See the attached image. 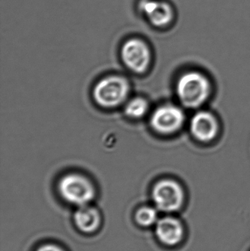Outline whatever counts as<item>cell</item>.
I'll return each instance as SVG.
<instances>
[{
  "label": "cell",
  "instance_id": "cell-1",
  "mask_svg": "<svg viewBox=\"0 0 250 251\" xmlns=\"http://www.w3.org/2000/svg\"><path fill=\"white\" fill-rule=\"evenodd\" d=\"M177 93L181 101L188 107H198L205 102L209 96L208 79L196 72L182 76L177 85Z\"/></svg>",
  "mask_w": 250,
  "mask_h": 251
},
{
  "label": "cell",
  "instance_id": "cell-2",
  "mask_svg": "<svg viewBox=\"0 0 250 251\" xmlns=\"http://www.w3.org/2000/svg\"><path fill=\"white\" fill-rule=\"evenodd\" d=\"M59 193L68 203L78 206L88 205L95 197L92 183L79 174H68L60 179Z\"/></svg>",
  "mask_w": 250,
  "mask_h": 251
},
{
  "label": "cell",
  "instance_id": "cell-3",
  "mask_svg": "<svg viewBox=\"0 0 250 251\" xmlns=\"http://www.w3.org/2000/svg\"><path fill=\"white\" fill-rule=\"evenodd\" d=\"M129 82L121 76H108L101 79L94 88L93 97L97 104L104 107H114L127 99Z\"/></svg>",
  "mask_w": 250,
  "mask_h": 251
},
{
  "label": "cell",
  "instance_id": "cell-4",
  "mask_svg": "<svg viewBox=\"0 0 250 251\" xmlns=\"http://www.w3.org/2000/svg\"><path fill=\"white\" fill-rule=\"evenodd\" d=\"M152 197L159 210L176 212L182 207L183 192L181 186L171 180H163L154 186Z\"/></svg>",
  "mask_w": 250,
  "mask_h": 251
},
{
  "label": "cell",
  "instance_id": "cell-5",
  "mask_svg": "<svg viewBox=\"0 0 250 251\" xmlns=\"http://www.w3.org/2000/svg\"><path fill=\"white\" fill-rule=\"evenodd\" d=\"M122 58L129 69L142 73L148 69L151 53L146 44L139 39H131L122 48Z\"/></svg>",
  "mask_w": 250,
  "mask_h": 251
},
{
  "label": "cell",
  "instance_id": "cell-6",
  "mask_svg": "<svg viewBox=\"0 0 250 251\" xmlns=\"http://www.w3.org/2000/svg\"><path fill=\"white\" fill-rule=\"evenodd\" d=\"M184 121L183 112L179 107L166 105L157 109L152 117L151 123L156 131L162 134H170L177 131Z\"/></svg>",
  "mask_w": 250,
  "mask_h": 251
},
{
  "label": "cell",
  "instance_id": "cell-7",
  "mask_svg": "<svg viewBox=\"0 0 250 251\" xmlns=\"http://www.w3.org/2000/svg\"><path fill=\"white\" fill-rule=\"evenodd\" d=\"M139 8L151 24L156 26L168 25L173 19V13L170 4L157 0H142Z\"/></svg>",
  "mask_w": 250,
  "mask_h": 251
},
{
  "label": "cell",
  "instance_id": "cell-8",
  "mask_svg": "<svg viewBox=\"0 0 250 251\" xmlns=\"http://www.w3.org/2000/svg\"><path fill=\"white\" fill-rule=\"evenodd\" d=\"M156 234L163 244L168 246H176L183 239V226L176 218H164L157 223Z\"/></svg>",
  "mask_w": 250,
  "mask_h": 251
},
{
  "label": "cell",
  "instance_id": "cell-9",
  "mask_svg": "<svg viewBox=\"0 0 250 251\" xmlns=\"http://www.w3.org/2000/svg\"><path fill=\"white\" fill-rule=\"evenodd\" d=\"M218 129L215 118L208 113L201 112L192 118L191 131L198 140L208 142L215 137Z\"/></svg>",
  "mask_w": 250,
  "mask_h": 251
},
{
  "label": "cell",
  "instance_id": "cell-10",
  "mask_svg": "<svg viewBox=\"0 0 250 251\" xmlns=\"http://www.w3.org/2000/svg\"><path fill=\"white\" fill-rule=\"evenodd\" d=\"M74 222L81 231L87 234L95 232L101 225V215L92 206L85 205L79 206L74 214Z\"/></svg>",
  "mask_w": 250,
  "mask_h": 251
},
{
  "label": "cell",
  "instance_id": "cell-11",
  "mask_svg": "<svg viewBox=\"0 0 250 251\" xmlns=\"http://www.w3.org/2000/svg\"><path fill=\"white\" fill-rule=\"evenodd\" d=\"M148 108V103L144 99L135 98L126 104L125 113L132 119H139L145 116Z\"/></svg>",
  "mask_w": 250,
  "mask_h": 251
},
{
  "label": "cell",
  "instance_id": "cell-12",
  "mask_svg": "<svg viewBox=\"0 0 250 251\" xmlns=\"http://www.w3.org/2000/svg\"><path fill=\"white\" fill-rule=\"evenodd\" d=\"M135 220L141 226H151L157 222V211L150 206H144L138 209L135 215Z\"/></svg>",
  "mask_w": 250,
  "mask_h": 251
},
{
  "label": "cell",
  "instance_id": "cell-13",
  "mask_svg": "<svg viewBox=\"0 0 250 251\" xmlns=\"http://www.w3.org/2000/svg\"><path fill=\"white\" fill-rule=\"evenodd\" d=\"M36 251H65L62 248L53 244H45L38 248Z\"/></svg>",
  "mask_w": 250,
  "mask_h": 251
}]
</instances>
